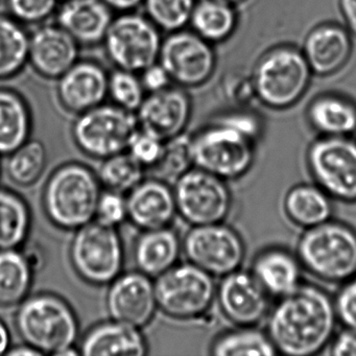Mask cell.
I'll use <instances>...</instances> for the list:
<instances>
[{
  "mask_svg": "<svg viewBox=\"0 0 356 356\" xmlns=\"http://www.w3.org/2000/svg\"><path fill=\"white\" fill-rule=\"evenodd\" d=\"M334 303L314 285H299L281 298L268 320V337L277 352L314 355L332 339L337 324Z\"/></svg>",
  "mask_w": 356,
  "mask_h": 356,
  "instance_id": "1",
  "label": "cell"
},
{
  "mask_svg": "<svg viewBox=\"0 0 356 356\" xmlns=\"http://www.w3.org/2000/svg\"><path fill=\"white\" fill-rule=\"evenodd\" d=\"M15 327L26 345L41 355H76L80 325L72 306L54 293L30 296L18 305Z\"/></svg>",
  "mask_w": 356,
  "mask_h": 356,
  "instance_id": "2",
  "label": "cell"
},
{
  "mask_svg": "<svg viewBox=\"0 0 356 356\" xmlns=\"http://www.w3.org/2000/svg\"><path fill=\"white\" fill-rule=\"evenodd\" d=\"M101 193V182L90 168L76 162L63 164L45 184L43 210L54 226L76 231L95 220Z\"/></svg>",
  "mask_w": 356,
  "mask_h": 356,
  "instance_id": "3",
  "label": "cell"
},
{
  "mask_svg": "<svg viewBox=\"0 0 356 356\" xmlns=\"http://www.w3.org/2000/svg\"><path fill=\"white\" fill-rule=\"evenodd\" d=\"M298 257L322 280L348 281L356 275V232L331 220L308 228L298 243Z\"/></svg>",
  "mask_w": 356,
  "mask_h": 356,
  "instance_id": "4",
  "label": "cell"
},
{
  "mask_svg": "<svg viewBox=\"0 0 356 356\" xmlns=\"http://www.w3.org/2000/svg\"><path fill=\"white\" fill-rule=\"evenodd\" d=\"M312 76L302 51L293 47H277L256 63L252 88L266 107L286 109L302 99Z\"/></svg>",
  "mask_w": 356,
  "mask_h": 356,
  "instance_id": "5",
  "label": "cell"
},
{
  "mask_svg": "<svg viewBox=\"0 0 356 356\" xmlns=\"http://www.w3.org/2000/svg\"><path fill=\"white\" fill-rule=\"evenodd\" d=\"M72 268L93 286L109 285L122 273L124 248L115 227L95 220L74 231L70 247Z\"/></svg>",
  "mask_w": 356,
  "mask_h": 356,
  "instance_id": "6",
  "label": "cell"
},
{
  "mask_svg": "<svg viewBox=\"0 0 356 356\" xmlns=\"http://www.w3.org/2000/svg\"><path fill=\"white\" fill-rule=\"evenodd\" d=\"M158 310L178 321L207 314L216 298L213 276L191 262L177 264L154 281Z\"/></svg>",
  "mask_w": 356,
  "mask_h": 356,
  "instance_id": "7",
  "label": "cell"
},
{
  "mask_svg": "<svg viewBox=\"0 0 356 356\" xmlns=\"http://www.w3.org/2000/svg\"><path fill=\"white\" fill-rule=\"evenodd\" d=\"M134 112L104 103L76 116L72 127V139L85 155L104 160L128 149L138 131Z\"/></svg>",
  "mask_w": 356,
  "mask_h": 356,
  "instance_id": "8",
  "label": "cell"
},
{
  "mask_svg": "<svg viewBox=\"0 0 356 356\" xmlns=\"http://www.w3.org/2000/svg\"><path fill=\"white\" fill-rule=\"evenodd\" d=\"M161 31L137 11L114 15L104 38V51L112 65L140 74L159 61Z\"/></svg>",
  "mask_w": 356,
  "mask_h": 356,
  "instance_id": "9",
  "label": "cell"
},
{
  "mask_svg": "<svg viewBox=\"0 0 356 356\" xmlns=\"http://www.w3.org/2000/svg\"><path fill=\"white\" fill-rule=\"evenodd\" d=\"M195 168L222 180H232L249 172L254 161V140L214 120L193 136Z\"/></svg>",
  "mask_w": 356,
  "mask_h": 356,
  "instance_id": "10",
  "label": "cell"
},
{
  "mask_svg": "<svg viewBox=\"0 0 356 356\" xmlns=\"http://www.w3.org/2000/svg\"><path fill=\"white\" fill-rule=\"evenodd\" d=\"M174 193L177 214L191 227L224 222L232 206L225 180L195 166L175 182Z\"/></svg>",
  "mask_w": 356,
  "mask_h": 356,
  "instance_id": "11",
  "label": "cell"
},
{
  "mask_svg": "<svg viewBox=\"0 0 356 356\" xmlns=\"http://www.w3.org/2000/svg\"><path fill=\"white\" fill-rule=\"evenodd\" d=\"M159 63L170 74L172 84L188 90L203 86L212 78L216 55L211 43L186 28L166 34Z\"/></svg>",
  "mask_w": 356,
  "mask_h": 356,
  "instance_id": "12",
  "label": "cell"
},
{
  "mask_svg": "<svg viewBox=\"0 0 356 356\" xmlns=\"http://www.w3.org/2000/svg\"><path fill=\"white\" fill-rule=\"evenodd\" d=\"M187 261L213 277H224L241 268L245 245L236 231L222 222L193 226L182 239Z\"/></svg>",
  "mask_w": 356,
  "mask_h": 356,
  "instance_id": "13",
  "label": "cell"
},
{
  "mask_svg": "<svg viewBox=\"0 0 356 356\" xmlns=\"http://www.w3.org/2000/svg\"><path fill=\"white\" fill-rule=\"evenodd\" d=\"M308 166L318 186L333 199L356 202V143L346 137L324 136L312 143Z\"/></svg>",
  "mask_w": 356,
  "mask_h": 356,
  "instance_id": "14",
  "label": "cell"
},
{
  "mask_svg": "<svg viewBox=\"0 0 356 356\" xmlns=\"http://www.w3.org/2000/svg\"><path fill=\"white\" fill-rule=\"evenodd\" d=\"M106 309L111 320L143 329L158 310L153 279L139 270L122 273L109 284Z\"/></svg>",
  "mask_w": 356,
  "mask_h": 356,
  "instance_id": "15",
  "label": "cell"
},
{
  "mask_svg": "<svg viewBox=\"0 0 356 356\" xmlns=\"http://www.w3.org/2000/svg\"><path fill=\"white\" fill-rule=\"evenodd\" d=\"M193 111L188 90L172 84L163 90L147 93L135 114L140 130L166 141L186 132Z\"/></svg>",
  "mask_w": 356,
  "mask_h": 356,
  "instance_id": "16",
  "label": "cell"
},
{
  "mask_svg": "<svg viewBox=\"0 0 356 356\" xmlns=\"http://www.w3.org/2000/svg\"><path fill=\"white\" fill-rule=\"evenodd\" d=\"M56 82L58 103L72 115L93 109L108 99L109 74L95 60L79 59Z\"/></svg>",
  "mask_w": 356,
  "mask_h": 356,
  "instance_id": "17",
  "label": "cell"
},
{
  "mask_svg": "<svg viewBox=\"0 0 356 356\" xmlns=\"http://www.w3.org/2000/svg\"><path fill=\"white\" fill-rule=\"evenodd\" d=\"M81 45L56 24H43L30 34L29 65L44 80L57 81L79 59Z\"/></svg>",
  "mask_w": 356,
  "mask_h": 356,
  "instance_id": "18",
  "label": "cell"
},
{
  "mask_svg": "<svg viewBox=\"0 0 356 356\" xmlns=\"http://www.w3.org/2000/svg\"><path fill=\"white\" fill-rule=\"evenodd\" d=\"M216 299L222 314L238 326H254L268 314V293L247 272L237 270L222 277Z\"/></svg>",
  "mask_w": 356,
  "mask_h": 356,
  "instance_id": "19",
  "label": "cell"
},
{
  "mask_svg": "<svg viewBox=\"0 0 356 356\" xmlns=\"http://www.w3.org/2000/svg\"><path fill=\"white\" fill-rule=\"evenodd\" d=\"M128 220L140 231L170 227L177 216L174 188L159 179H143L127 193Z\"/></svg>",
  "mask_w": 356,
  "mask_h": 356,
  "instance_id": "20",
  "label": "cell"
},
{
  "mask_svg": "<svg viewBox=\"0 0 356 356\" xmlns=\"http://www.w3.org/2000/svg\"><path fill=\"white\" fill-rule=\"evenodd\" d=\"M114 14L104 0H63L55 16L81 47H92L103 43Z\"/></svg>",
  "mask_w": 356,
  "mask_h": 356,
  "instance_id": "21",
  "label": "cell"
},
{
  "mask_svg": "<svg viewBox=\"0 0 356 356\" xmlns=\"http://www.w3.org/2000/svg\"><path fill=\"white\" fill-rule=\"evenodd\" d=\"M351 54V36L345 29L335 24L316 26L304 42V57L316 76L337 74L349 62Z\"/></svg>",
  "mask_w": 356,
  "mask_h": 356,
  "instance_id": "22",
  "label": "cell"
},
{
  "mask_svg": "<svg viewBox=\"0 0 356 356\" xmlns=\"http://www.w3.org/2000/svg\"><path fill=\"white\" fill-rule=\"evenodd\" d=\"M79 352L84 356H145L149 345L141 329L110 318L87 331Z\"/></svg>",
  "mask_w": 356,
  "mask_h": 356,
  "instance_id": "23",
  "label": "cell"
},
{
  "mask_svg": "<svg viewBox=\"0 0 356 356\" xmlns=\"http://www.w3.org/2000/svg\"><path fill=\"white\" fill-rule=\"evenodd\" d=\"M181 254L182 239L170 227L141 231L133 249L137 270L152 279L176 266Z\"/></svg>",
  "mask_w": 356,
  "mask_h": 356,
  "instance_id": "24",
  "label": "cell"
},
{
  "mask_svg": "<svg viewBox=\"0 0 356 356\" xmlns=\"http://www.w3.org/2000/svg\"><path fill=\"white\" fill-rule=\"evenodd\" d=\"M33 130L30 104L19 91L0 87V155L8 156L22 147Z\"/></svg>",
  "mask_w": 356,
  "mask_h": 356,
  "instance_id": "25",
  "label": "cell"
},
{
  "mask_svg": "<svg viewBox=\"0 0 356 356\" xmlns=\"http://www.w3.org/2000/svg\"><path fill=\"white\" fill-rule=\"evenodd\" d=\"M252 274L268 295L282 298L300 285V261L284 250H268L256 258Z\"/></svg>",
  "mask_w": 356,
  "mask_h": 356,
  "instance_id": "26",
  "label": "cell"
},
{
  "mask_svg": "<svg viewBox=\"0 0 356 356\" xmlns=\"http://www.w3.org/2000/svg\"><path fill=\"white\" fill-rule=\"evenodd\" d=\"M34 266L19 249L0 250V307L18 306L30 295Z\"/></svg>",
  "mask_w": 356,
  "mask_h": 356,
  "instance_id": "27",
  "label": "cell"
},
{
  "mask_svg": "<svg viewBox=\"0 0 356 356\" xmlns=\"http://www.w3.org/2000/svg\"><path fill=\"white\" fill-rule=\"evenodd\" d=\"M307 116L312 128L324 136L346 137L356 130V106L337 95L312 102Z\"/></svg>",
  "mask_w": 356,
  "mask_h": 356,
  "instance_id": "28",
  "label": "cell"
},
{
  "mask_svg": "<svg viewBox=\"0 0 356 356\" xmlns=\"http://www.w3.org/2000/svg\"><path fill=\"white\" fill-rule=\"evenodd\" d=\"M236 26L234 6L222 0H197L189 22L191 30L212 45L230 38Z\"/></svg>",
  "mask_w": 356,
  "mask_h": 356,
  "instance_id": "29",
  "label": "cell"
},
{
  "mask_svg": "<svg viewBox=\"0 0 356 356\" xmlns=\"http://www.w3.org/2000/svg\"><path fill=\"white\" fill-rule=\"evenodd\" d=\"M285 211L291 222L303 228H312L330 220L332 204L321 187L298 185L287 193Z\"/></svg>",
  "mask_w": 356,
  "mask_h": 356,
  "instance_id": "30",
  "label": "cell"
},
{
  "mask_svg": "<svg viewBox=\"0 0 356 356\" xmlns=\"http://www.w3.org/2000/svg\"><path fill=\"white\" fill-rule=\"evenodd\" d=\"M30 33L10 15L0 14V81L22 74L29 65Z\"/></svg>",
  "mask_w": 356,
  "mask_h": 356,
  "instance_id": "31",
  "label": "cell"
},
{
  "mask_svg": "<svg viewBox=\"0 0 356 356\" xmlns=\"http://www.w3.org/2000/svg\"><path fill=\"white\" fill-rule=\"evenodd\" d=\"M32 213L17 193L0 189V250L19 249L28 239Z\"/></svg>",
  "mask_w": 356,
  "mask_h": 356,
  "instance_id": "32",
  "label": "cell"
},
{
  "mask_svg": "<svg viewBox=\"0 0 356 356\" xmlns=\"http://www.w3.org/2000/svg\"><path fill=\"white\" fill-rule=\"evenodd\" d=\"M47 165V152L41 141L29 139L8 155L7 170L10 180L20 187H29L40 180Z\"/></svg>",
  "mask_w": 356,
  "mask_h": 356,
  "instance_id": "33",
  "label": "cell"
},
{
  "mask_svg": "<svg viewBox=\"0 0 356 356\" xmlns=\"http://www.w3.org/2000/svg\"><path fill=\"white\" fill-rule=\"evenodd\" d=\"M195 168L193 135L186 132L164 141L163 151L157 163L149 168L151 177L166 183L176 182L191 168Z\"/></svg>",
  "mask_w": 356,
  "mask_h": 356,
  "instance_id": "34",
  "label": "cell"
},
{
  "mask_svg": "<svg viewBox=\"0 0 356 356\" xmlns=\"http://www.w3.org/2000/svg\"><path fill=\"white\" fill-rule=\"evenodd\" d=\"M277 353L268 335L248 327L225 333L211 346V354L216 356H273Z\"/></svg>",
  "mask_w": 356,
  "mask_h": 356,
  "instance_id": "35",
  "label": "cell"
},
{
  "mask_svg": "<svg viewBox=\"0 0 356 356\" xmlns=\"http://www.w3.org/2000/svg\"><path fill=\"white\" fill-rule=\"evenodd\" d=\"M145 168L128 152L103 160L97 178L108 191L128 193L145 179Z\"/></svg>",
  "mask_w": 356,
  "mask_h": 356,
  "instance_id": "36",
  "label": "cell"
},
{
  "mask_svg": "<svg viewBox=\"0 0 356 356\" xmlns=\"http://www.w3.org/2000/svg\"><path fill=\"white\" fill-rule=\"evenodd\" d=\"M197 0H145V15L161 31L172 33L189 26Z\"/></svg>",
  "mask_w": 356,
  "mask_h": 356,
  "instance_id": "37",
  "label": "cell"
},
{
  "mask_svg": "<svg viewBox=\"0 0 356 356\" xmlns=\"http://www.w3.org/2000/svg\"><path fill=\"white\" fill-rule=\"evenodd\" d=\"M147 95L140 76L136 72L115 68L109 74L108 97L122 109L136 112Z\"/></svg>",
  "mask_w": 356,
  "mask_h": 356,
  "instance_id": "38",
  "label": "cell"
},
{
  "mask_svg": "<svg viewBox=\"0 0 356 356\" xmlns=\"http://www.w3.org/2000/svg\"><path fill=\"white\" fill-rule=\"evenodd\" d=\"M61 0H6L8 15L24 26H40L57 13Z\"/></svg>",
  "mask_w": 356,
  "mask_h": 356,
  "instance_id": "39",
  "label": "cell"
},
{
  "mask_svg": "<svg viewBox=\"0 0 356 356\" xmlns=\"http://www.w3.org/2000/svg\"><path fill=\"white\" fill-rule=\"evenodd\" d=\"M95 220L115 228L128 220V207L124 193L108 189L102 191L97 203Z\"/></svg>",
  "mask_w": 356,
  "mask_h": 356,
  "instance_id": "40",
  "label": "cell"
},
{
  "mask_svg": "<svg viewBox=\"0 0 356 356\" xmlns=\"http://www.w3.org/2000/svg\"><path fill=\"white\" fill-rule=\"evenodd\" d=\"M164 141L154 135L138 129L131 139L129 154L133 156L145 170L153 168L163 151Z\"/></svg>",
  "mask_w": 356,
  "mask_h": 356,
  "instance_id": "41",
  "label": "cell"
},
{
  "mask_svg": "<svg viewBox=\"0 0 356 356\" xmlns=\"http://www.w3.org/2000/svg\"><path fill=\"white\" fill-rule=\"evenodd\" d=\"M337 316L346 328L356 329V278L349 279L334 303Z\"/></svg>",
  "mask_w": 356,
  "mask_h": 356,
  "instance_id": "42",
  "label": "cell"
},
{
  "mask_svg": "<svg viewBox=\"0 0 356 356\" xmlns=\"http://www.w3.org/2000/svg\"><path fill=\"white\" fill-rule=\"evenodd\" d=\"M216 120L238 131L241 134L245 135L249 138L255 140L256 137L261 132V124L255 115L250 113H235L225 114Z\"/></svg>",
  "mask_w": 356,
  "mask_h": 356,
  "instance_id": "43",
  "label": "cell"
},
{
  "mask_svg": "<svg viewBox=\"0 0 356 356\" xmlns=\"http://www.w3.org/2000/svg\"><path fill=\"white\" fill-rule=\"evenodd\" d=\"M139 76H140L141 83H143V88L147 93L163 90L172 84L170 74H168L165 68L159 63V61L143 70L139 74Z\"/></svg>",
  "mask_w": 356,
  "mask_h": 356,
  "instance_id": "44",
  "label": "cell"
},
{
  "mask_svg": "<svg viewBox=\"0 0 356 356\" xmlns=\"http://www.w3.org/2000/svg\"><path fill=\"white\" fill-rule=\"evenodd\" d=\"M329 354L334 356H356V329L346 328L331 343Z\"/></svg>",
  "mask_w": 356,
  "mask_h": 356,
  "instance_id": "45",
  "label": "cell"
},
{
  "mask_svg": "<svg viewBox=\"0 0 356 356\" xmlns=\"http://www.w3.org/2000/svg\"><path fill=\"white\" fill-rule=\"evenodd\" d=\"M339 8L348 31L356 38V0H339Z\"/></svg>",
  "mask_w": 356,
  "mask_h": 356,
  "instance_id": "46",
  "label": "cell"
},
{
  "mask_svg": "<svg viewBox=\"0 0 356 356\" xmlns=\"http://www.w3.org/2000/svg\"><path fill=\"white\" fill-rule=\"evenodd\" d=\"M145 0H104V3L114 12V13H126V12L137 11L143 7Z\"/></svg>",
  "mask_w": 356,
  "mask_h": 356,
  "instance_id": "47",
  "label": "cell"
},
{
  "mask_svg": "<svg viewBox=\"0 0 356 356\" xmlns=\"http://www.w3.org/2000/svg\"><path fill=\"white\" fill-rule=\"evenodd\" d=\"M11 346V334L3 321L0 320V355L7 354Z\"/></svg>",
  "mask_w": 356,
  "mask_h": 356,
  "instance_id": "48",
  "label": "cell"
},
{
  "mask_svg": "<svg viewBox=\"0 0 356 356\" xmlns=\"http://www.w3.org/2000/svg\"><path fill=\"white\" fill-rule=\"evenodd\" d=\"M8 355H38L41 356L39 352L31 348L30 346L24 343V347L10 348L7 352Z\"/></svg>",
  "mask_w": 356,
  "mask_h": 356,
  "instance_id": "49",
  "label": "cell"
},
{
  "mask_svg": "<svg viewBox=\"0 0 356 356\" xmlns=\"http://www.w3.org/2000/svg\"><path fill=\"white\" fill-rule=\"evenodd\" d=\"M222 1H225V3H230V5L232 6H236L238 5V3H243V1H245V0H222Z\"/></svg>",
  "mask_w": 356,
  "mask_h": 356,
  "instance_id": "50",
  "label": "cell"
}]
</instances>
